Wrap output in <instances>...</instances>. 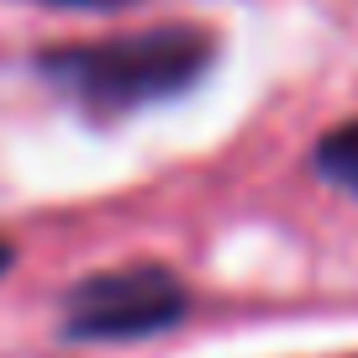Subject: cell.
Masks as SVG:
<instances>
[{
  "instance_id": "cell-1",
  "label": "cell",
  "mask_w": 358,
  "mask_h": 358,
  "mask_svg": "<svg viewBox=\"0 0 358 358\" xmlns=\"http://www.w3.org/2000/svg\"><path fill=\"white\" fill-rule=\"evenodd\" d=\"M201 58H206V43L190 27H169V32L122 37V43H101V48L48 53V74L85 90L101 106H132V101H148V95L179 90L201 69Z\"/></svg>"
},
{
  "instance_id": "cell-2",
  "label": "cell",
  "mask_w": 358,
  "mask_h": 358,
  "mask_svg": "<svg viewBox=\"0 0 358 358\" xmlns=\"http://www.w3.org/2000/svg\"><path fill=\"white\" fill-rule=\"evenodd\" d=\"M179 285L164 268H127V274H95L69 301V332L79 337H127L153 332L179 316Z\"/></svg>"
},
{
  "instance_id": "cell-3",
  "label": "cell",
  "mask_w": 358,
  "mask_h": 358,
  "mask_svg": "<svg viewBox=\"0 0 358 358\" xmlns=\"http://www.w3.org/2000/svg\"><path fill=\"white\" fill-rule=\"evenodd\" d=\"M322 169L337 179V185L358 190V122L343 127V132H332V137L322 143Z\"/></svg>"
},
{
  "instance_id": "cell-4",
  "label": "cell",
  "mask_w": 358,
  "mask_h": 358,
  "mask_svg": "<svg viewBox=\"0 0 358 358\" xmlns=\"http://www.w3.org/2000/svg\"><path fill=\"white\" fill-rule=\"evenodd\" d=\"M58 6H106V0H58Z\"/></svg>"
},
{
  "instance_id": "cell-5",
  "label": "cell",
  "mask_w": 358,
  "mask_h": 358,
  "mask_svg": "<svg viewBox=\"0 0 358 358\" xmlns=\"http://www.w3.org/2000/svg\"><path fill=\"white\" fill-rule=\"evenodd\" d=\"M6 264H11V248H0V268H6Z\"/></svg>"
}]
</instances>
